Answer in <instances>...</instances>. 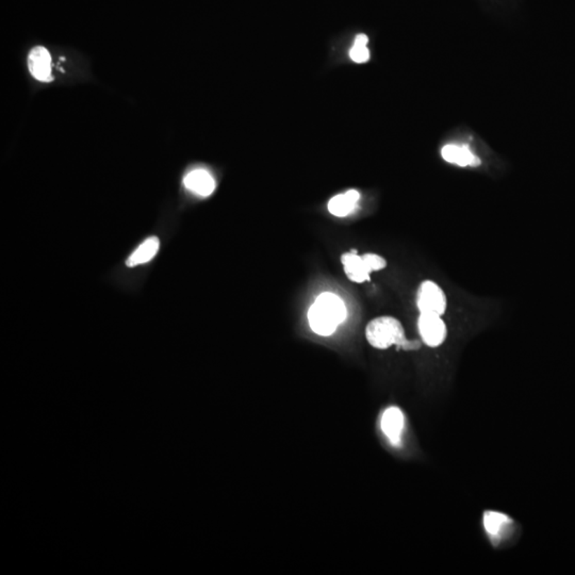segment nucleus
I'll use <instances>...</instances> for the list:
<instances>
[{
    "label": "nucleus",
    "mask_w": 575,
    "mask_h": 575,
    "mask_svg": "<svg viewBox=\"0 0 575 575\" xmlns=\"http://www.w3.org/2000/svg\"><path fill=\"white\" fill-rule=\"evenodd\" d=\"M348 309L342 299L334 293H322L308 311L310 327L316 334L327 337L346 319Z\"/></svg>",
    "instance_id": "obj_1"
},
{
    "label": "nucleus",
    "mask_w": 575,
    "mask_h": 575,
    "mask_svg": "<svg viewBox=\"0 0 575 575\" xmlns=\"http://www.w3.org/2000/svg\"><path fill=\"white\" fill-rule=\"evenodd\" d=\"M367 342L373 348L387 350L392 345L405 350L408 339L402 323L392 316H379L372 320L365 328Z\"/></svg>",
    "instance_id": "obj_2"
},
{
    "label": "nucleus",
    "mask_w": 575,
    "mask_h": 575,
    "mask_svg": "<svg viewBox=\"0 0 575 575\" xmlns=\"http://www.w3.org/2000/svg\"><path fill=\"white\" fill-rule=\"evenodd\" d=\"M417 307L420 313L442 316L447 308V295L442 288L433 280L423 281L417 293Z\"/></svg>",
    "instance_id": "obj_3"
},
{
    "label": "nucleus",
    "mask_w": 575,
    "mask_h": 575,
    "mask_svg": "<svg viewBox=\"0 0 575 575\" xmlns=\"http://www.w3.org/2000/svg\"><path fill=\"white\" fill-rule=\"evenodd\" d=\"M418 330L423 342L429 348H438L447 339V325L438 314L420 313Z\"/></svg>",
    "instance_id": "obj_4"
},
{
    "label": "nucleus",
    "mask_w": 575,
    "mask_h": 575,
    "mask_svg": "<svg viewBox=\"0 0 575 575\" xmlns=\"http://www.w3.org/2000/svg\"><path fill=\"white\" fill-rule=\"evenodd\" d=\"M184 184L189 191L201 197H208L215 192V180L208 170L196 168L187 174Z\"/></svg>",
    "instance_id": "obj_5"
},
{
    "label": "nucleus",
    "mask_w": 575,
    "mask_h": 575,
    "mask_svg": "<svg viewBox=\"0 0 575 575\" xmlns=\"http://www.w3.org/2000/svg\"><path fill=\"white\" fill-rule=\"evenodd\" d=\"M28 67L30 74L43 82H48L51 77V57L44 47L36 46L30 51L28 57Z\"/></svg>",
    "instance_id": "obj_6"
},
{
    "label": "nucleus",
    "mask_w": 575,
    "mask_h": 575,
    "mask_svg": "<svg viewBox=\"0 0 575 575\" xmlns=\"http://www.w3.org/2000/svg\"><path fill=\"white\" fill-rule=\"evenodd\" d=\"M441 156L445 161L455 164L460 168H467V166L475 168L480 164V158L474 155L467 145L447 144L441 149Z\"/></svg>",
    "instance_id": "obj_7"
},
{
    "label": "nucleus",
    "mask_w": 575,
    "mask_h": 575,
    "mask_svg": "<svg viewBox=\"0 0 575 575\" xmlns=\"http://www.w3.org/2000/svg\"><path fill=\"white\" fill-rule=\"evenodd\" d=\"M341 262L344 268L345 274L350 280L357 283H365L370 280V271L367 270L363 256L357 255V250L344 252L341 256Z\"/></svg>",
    "instance_id": "obj_8"
},
{
    "label": "nucleus",
    "mask_w": 575,
    "mask_h": 575,
    "mask_svg": "<svg viewBox=\"0 0 575 575\" xmlns=\"http://www.w3.org/2000/svg\"><path fill=\"white\" fill-rule=\"evenodd\" d=\"M404 422V414L400 408L390 407L384 412L381 422V431L392 445H396L400 442Z\"/></svg>",
    "instance_id": "obj_9"
},
{
    "label": "nucleus",
    "mask_w": 575,
    "mask_h": 575,
    "mask_svg": "<svg viewBox=\"0 0 575 575\" xmlns=\"http://www.w3.org/2000/svg\"><path fill=\"white\" fill-rule=\"evenodd\" d=\"M360 195L356 190H349L343 194L336 195L328 203V211L334 217H346L355 210Z\"/></svg>",
    "instance_id": "obj_10"
},
{
    "label": "nucleus",
    "mask_w": 575,
    "mask_h": 575,
    "mask_svg": "<svg viewBox=\"0 0 575 575\" xmlns=\"http://www.w3.org/2000/svg\"><path fill=\"white\" fill-rule=\"evenodd\" d=\"M160 248V241L158 238H147L139 248L127 259V266H137L140 264H147L157 255Z\"/></svg>",
    "instance_id": "obj_11"
},
{
    "label": "nucleus",
    "mask_w": 575,
    "mask_h": 575,
    "mask_svg": "<svg viewBox=\"0 0 575 575\" xmlns=\"http://www.w3.org/2000/svg\"><path fill=\"white\" fill-rule=\"evenodd\" d=\"M511 519L504 513L496 511H486L484 513V527L492 537H499L503 529L510 525Z\"/></svg>",
    "instance_id": "obj_12"
},
{
    "label": "nucleus",
    "mask_w": 575,
    "mask_h": 575,
    "mask_svg": "<svg viewBox=\"0 0 575 575\" xmlns=\"http://www.w3.org/2000/svg\"><path fill=\"white\" fill-rule=\"evenodd\" d=\"M369 39L365 34H361L355 38L354 45L350 50V58L354 62L365 63L369 61L370 51L367 44Z\"/></svg>",
    "instance_id": "obj_13"
},
{
    "label": "nucleus",
    "mask_w": 575,
    "mask_h": 575,
    "mask_svg": "<svg viewBox=\"0 0 575 575\" xmlns=\"http://www.w3.org/2000/svg\"><path fill=\"white\" fill-rule=\"evenodd\" d=\"M363 259L370 273L383 270V269L387 266V262H386L385 259L377 254H371V252H369V254L363 255Z\"/></svg>",
    "instance_id": "obj_14"
}]
</instances>
